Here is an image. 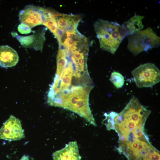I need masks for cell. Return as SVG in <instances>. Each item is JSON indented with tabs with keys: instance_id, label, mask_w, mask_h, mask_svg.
<instances>
[{
	"instance_id": "obj_3",
	"label": "cell",
	"mask_w": 160,
	"mask_h": 160,
	"mask_svg": "<svg viewBox=\"0 0 160 160\" xmlns=\"http://www.w3.org/2000/svg\"><path fill=\"white\" fill-rule=\"evenodd\" d=\"M128 39V48L135 55L160 44V37L150 27L129 35Z\"/></svg>"
},
{
	"instance_id": "obj_12",
	"label": "cell",
	"mask_w": 160,
	"mask_h": 160,
	"mask_svg": "<svg viewBox=\"0 0 160 160\" xmlns=\"http://www.w3.org/2000/svg\"><path fill=\"white\" fill-rule=\"evenodd\" d=\"M18 31L22 34L29 33L31 31V28L26 25L21 23L18 27Z\"/></svg>"
},
{
	"instance_id": "obj_8",
	"label": "cell",
	"mask_w": 160,
	"mask_h": 160,
	"mask_svg": "<svg viewBox=\"0 0 160 160\" xmlns=\"http://www.w3.org/2000/svg\"><path fill=\"white\" fill-rule=\"evenodd\" d=\"M19 60L17 52L8 45L0 46V66L4 68L15 65Z\"/></svg>"
},
{
	"instance_id": "obj_16",
	"label": "cell",
	"mask_w": 160,
	"mask_h": 160,
	"mask_svg": "<svg viewBox=\"0 0 160 160\" xmlns=\"http://www.w3.org/2000/svg\"></svg>"
},
{
	"instance_id": "obj_11",
	"label": "cell",
	"mask_w": 160,
	"mask_h": 160,
	"mask_svg": "<svg viewBox=\"0 0 160 160\" xmlns=\"http://www.w3.org/2000/svg\"><path fill=\"white\" fill-rule=\"evenodd\" d=\"M17 38L23 45H28L31 43L33 40V35L26 36H21L17 35Z\"/></svg>"
},
{
	"instance_id": "obj_14",
	"label": "cell",
	"mask_w": 160,
	"mask_h": 160,
	"mask_svg": "<svg viewBox=\"0 0 160 160\" xmlns=\"http://www.w3.org/2000/svg\"><path fill=\"white\" fill-rule=\"evenodd\" d=\"M143 160L140 159V160Z\"/></svg>"
},
{
	"instance_id": "obj_6",
	"label": "cell",
	"mask_w": 160,
	"mask_h": 160,
	"mask_svg": "<svg viewBox=\"0 0 160 160\" xmlns=\"http://www.w3.org/2000/svg\"><path fill=\"white\" fill-rule=\"evenodd\" d=\"M49 10L45 9L29 6L21 11L19 15V20L22 23L30 28L43 24Z\"/></svg>"
},
{
	"instance_id": "obj_10",
	"label": "cell",
	"mask_w": 160,
	"mask_h": 160,
	"mask_svg": "<svg viewBox=\"0 0 160 160\" xmlns=\"http://www.w3.org/2000/svg\"><path fill=\"white\" fill-rule=\"evenodd\" d=\"M110 80L117 88L122 87L124 82V76L119 72L116 71L111 73Z\"/></svg>"
},
{
	"instance_id": "obj_4",
	"label": "cell",
	"mask_w": 160,
	"mask_h": 160,
	"mask_svg": "<svg viewBox=\"0 0 160 160\" xmlns=\"http://www.w3.org/2000/svg\"><path fill=\"white\" fill-rule=\"evenodd\" d=\"M136 86L138 88L151 87L160 81V71L153 63L140 65L132 71Z\"/></svg>"
},
{
	"instance_id": "obj_9",
	"label": "cell",
	"mask_w": 160,
	"mask_h": 160,
	"mask_svg": "<svg viewBox=\"0 0 160 160\" xmlns=\"http://www.w3.org/2000/svg\"><path fill=\"white\" fill-rule=\"evenodd\" d=\"M143 17V16L135 15L122 24L126 29L129 35L143 28V26L142 21Z\"/></svg>"
},
{
	"instance_id": "obj_5",
	"label": "cell",
	"mask_w": 160,
	"mask_h": 160,
	"mask_svg": "<svg viewBox=\"0 0 160 160\" xmlns=\"http://www.w3.org/2000/svg\"><path fill=\"white\" fill-rule=\"evenodd\" d=\"M25 137L20 120L11 115L0 129V139L9 141L21 140Z\"/></svg>"
},
{
	"instance_id": "obj_2",
	"label": "cell",
	"mask_w": 160,
	"mask_h": 160,
	"mask_svg": "<svg viewBox=\"0 0 160 160\" xmlns=\"http://www.w3.org/2000/svg\"><path fill=\"white\" fill-rule=\"evenodd\" d=\"M94 28L102 49L114 54L123 39L128 34L124 27L116 22L99 19Z\"/></svg>"
},
{
	"instance_id": "obj_7",
	"label": "cell",
	"mask_w": 160,
	"mask_h": 160,
	"mask_svg": "<svg viewBox=\"0 0 160 160\" xmlns=\"http://www.w3.org/2000/svg\"><path fill=\"white\" fill-rule=\"evenodd\" d=\"M52 156L54 160H81V159L76 141L69 142L64 148L53 153Z\"/></svg>"
},
{
	"instance_id": "obj_1",
	"label": "cell",
	"mask_w": 160,
	"mask_h": 160,
	"mask_svg": "<svg viewBox=\"0 0 160 160\" xmlns=\"http://www.w3.org/2000/svg\"><path fill=\"white\" fill-rule=\"evenodd\" d=\"M56 74L49 92L62 100L80 99L88 95L94 87L87 64L66 60L57 63Z\"/></svg>"
},
{
	"instance_id": "obj_13",
	"label": "cell",
	"mask_w": 160,
	"mask_h": 160,
	"mask_svg": "<svg viewBox=\"0 0 160 160\" xmlns=\"http://www.w3.org/2000/svg\"><path fill=\"white\" fill-rule=\"evenodd\" d=\"M160 158V154L159 151H157L151 155V160H159Z\"/></svg>"
},
{
	"instance_id": "obj_15",
	"label": "cell",
	"mask_w": 160,
	"mask_h": 160,
	"mask_svg": "<svg viewBox=\"0 0 160 160\" xmlns=\"http://www.w3.org/2000/svg\"><path fill=\"white\" fill-rule=\"evenodd\" d=\"M23 160L21 159V160Z\"/></svg>"
}]
</instances>
